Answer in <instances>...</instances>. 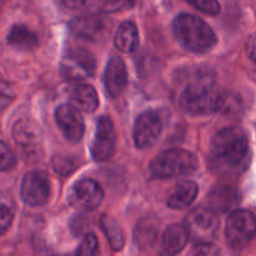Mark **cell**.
I'll list each match as a JSON object with an SVG mask.
<instances>
[{
    "label": "cell",
    "mask_w": 256,
    "mask_h": 256,
    "mask_svg": "<svg viewBox=\"0 0 256 256\" xmlns=\"http://www.w3.org/2000/svg\"><path fill=\"white\" fill-rule=\"evenodd\" d=\"M249 142L239 128H224L212 138L209 150L210 169L218 175H235L245 169Z\"/></svg>",
    "instance_id": "6da1fadb"
},
{
    "label": "cell",
    "mask_w": 256,
    "mask_h": 256,
    "mask_svg": "<svg viewBox=\"0 0 256 256\" xmlns=\"http://www.w3.org/2000/svg\"><path fill=\"white\" fill-rule=\"evenodd\" d=\"M232 100L208 78L192 82L179 95L180 106L192 115H209L220 110L229 112L228 106Z\"/></svg>",
    "instance_id": "7a4b0ae2"
},
{
    "label": "cell",
    "mask_w": 256,
    "mask_h": 256,
    "mask_svg": "<svg viewBox=\"0 0 256 256\" xmlns=\"http://www.w3.org/2000/svg\"><path fill=\"white\" fill-rule=\"evenodd\" d=\"M172 32L182 48L194 52H209L218 42L212 28L192 14L178 15L172 22Z\"/></svg>",
    "instance_id": "3957f363"
},
{
    "label": "cell",
    "mask_w": 256,
    "mask_h": 256,
    "mask_svg": "<svg viewBox=\"0 0 256 256\" xmlns=\"http://www.w3.org/2000/svg\"><path fill=\"white\" fill-rule=\"evenodd\" d=\"M198 169V159L192 152L182 149L162 152L150 162V174L156 179L184 176Z\"/></svg>",
    "instance_id": "277c9868"
},
{
    "label": "cell",
    "mask_w": 256,
    "mask_h": 256,
    "mask_svg": "<svg viewBox=\"0 0 256 256\" xmlns=\"http://www.w3.org/2000/svg\"><path fill=\"white\" fill-rule=\"evenodd\" d=\"M225 235L232 248L246 246L256 235V216L249 210H235L228 218Z\"/></svg>",
    "instance_id": "5b68a950"
},
{
    "label": "cell",
    "mask_w": 256,
    "mask_h": 256,
    "mask_svg": "<svg viewBox=\"0 0 256 256\" xmlns=\"http://www.w3.org/2000/svg\"><path fill=\"white\" fill-rule=\"evenodd\" d=\"M185 226L190 238L195 242H209L215 236L219 228V219L210 208H196L185 219Z\"/></svg>",
    "instance_id": "8992f818"
},
{
    "label": "cell",
    "mask_w": 256,
    "mask_h": 256,
    "mask_svg": "<svg viewBox=\"0 0 256 256\" xmlns=\"http://www.w3.org/2000/svg\"><path fill=\"white\" fill-rule=\"evenodd\" d=\"M95 59L88 50L75 48L68 52L60 66V72L68 80H82L92 76L95 72Z\"/></svg>",
    "instance_id": "52a82bcc"
},
{
    "label": "cell",
    "mask_w": 256,
    "mask_h": 256,
    "mask_svg": "<svg viewBox=\"0 0 256 256\" xmlns=\"http://www.w3.org/2000/svg\"><path fill=\"white\" fill-rule=\"evenodd\" d=\"M162 130V116L155 110H148L142 112L135 120L134 142L139 149H148L152 148L159 139Z\"/></svg>",
    "instance_id": "ba28073f"
},
{
    "label": "cell",
    "mask_w": 256,
    "mask_h": 256,
    "mask_svg": "<svg viewBox=\"0 0 256 256\" xmlns=\"http://www.w3.org/2000/svg\"><path fill=\"white\" fill-rule=\"evenodd\" d=\"M68 199L72 206L82 212L95 210L104 199V192L95 180L82 179L74 184Z\"/></svg>",
    "instance_id": "9c48e42d"
},
{
    "label": "cell",
    "mask_w": 256,
    "mask_h": 256,
    "mask_svg": "<svg viewBox=\"0 0 256 256\" xmlns=\"http://www.w3.org/2000/svg\"><path fill=\"white\" fill-rule=\"evenodd\" d=\"M116 148V132L112 120L104 115L98 120L96 130L92 142V155L96 162H106Z\"/></svg>",
    "instance_id": "30bf717a"
},
{
    "label": "cell",
    "mask_w": 256,
    "mask_h": 256,
    "mask_svg": "<svg viewBox=\"0 0 256 256\" xmlns=\"http://www.w3.org/2000/svg\"><path fill=\"white\" fill-rule=\"evenodd\" d=\"M22 202L29 206H42L50 196V180L44 172H30L24 176L20 189Z\"/></svg>",
    "instance_id": "8fae6325"
},
{
    "label": "cell",
    "mask_w": 256,
    "mask_h": 256,
    "mask_svg": "<svg viewBox=\"0 0 256 256\" xmlns=\"http://www.w3.org/2000/svg\"><path fill=\"white\" fill-rule=\"evenodd\" d=\"M12 132L15 142L22 148L28 158H34L39 155V150L42 149V132L34 120L28 119V118L18 120L12 126Z\"/></svg>",
    "instance_id": "7c38bea8"
},
{
    "label": "cell",
    "mask_w": 256,
    "mask_h": 256,
    "mask_svg": "<svg viewBox=\"0 0 256 256\" xmlns=\"http://www.w3.org/2000/svg\"><path fill=\"white\" fill-rule=\"evenodd\" d=\"M55 122L62 136L70 142H79L84 135V119L79 109L72 104H62L55 112Z\"/></svg>",
    "instance_id": "4fadbf2b"
},
{
    "label": "cell",
    "mask_w": 256,
    "mask_h": 256,
    "mask_svg": "<svg viewBox=\"0 0 256 256\" xmlns=\"http://www.w3.org/2000/svg\"><path fill=\"white\" fill-rule=\"evenodd\" d=\"M190 239L185 225L172 224L162 232L159 242L160 256H176L184 250Z\"/></svg>",
    "instance_id": "5bb4252c"
},
{
    "label": "cell",
    "mask_w": 256,
    "mask_h": 256,
    "mask_svg": "<svg viewBox=\"0 0 256 256\" xmlns=\"http://www.w3.org/2000/svg\"><path fill=\"white\" fill-rule=\"evenodd\" d=\"M104 85L112 98H118L124 92L128 85V72L124 62L114 56L109 60L104 72Z\"/></svg>",
    "instance_id": "9a60e30c"
},
{
    "label": "cell",
    "mask_w": 256,
    "mask_h": 256,
    "mask_svg": "<svg viewBox=\"0 0 256 256\" xmlns=\"http://www.w3.org/2000/svg\"><path fill=\"white\" fill-rule=\"evenodd\" d=\"M68 96L75 108L85 112H94L99 106V98L96 90L89 84L76 82L66 90Z\"/></svg>",
    "instance_id": "2e32d148"
},
{
    "label": "cell",
    "mask_w": 256,
    "mask_h": 256,
    "mask_svg": "<svg viewBox=\"0 0 256 256\" xmlns=\"http://www.w3.org/2000/svg\"><path fill=\"white\" fill-rule=\"evenodd\" d=\"M199 188L196 182L192 180H184L180 182L174 188L168 199V206L172 209H184V208L190 206L196 199Z\"/></svg>",
    "instance_id": "e0dca14e"
},
{
    "label": "cell",
    "mask_w": 256,
    "mask_h": 256,
    "mask_svg": "<svg viewBox=\"0 0 256 256\" xmlns=\"http://www.w3.org/2000/svg\"><path fill=\"white\" fill-rule=\"evenodd\" d=\"M8 42L19 50H32L39 45V38L30 28L18 24L10 29Z\"/></svg>",
    "instance_id": "ac0fdd59"
},
{
    "label": "cell",
    "mask_w": 256,
    "mask_h": 256,
    "mask_svg": "<svg viewBox=\"0 0 256 256\" xmlns=\"http://www.w3.org/2000/svg\"><path fill=\"white\" fill-rule=\"evenodd\" d=\"M114 44L120 52H132L139 45V32L132 22H124L119 25L114 36Z\"/></svg>",
    "instance_id": "d6986e66"
},
{
    "label": "cell",
    "mask_w": 256,
    "mask_h": 256,
    "mask_svg": "<svg viewBox=\"0 0 256 256\" xmlns=\"http://www.w3.org/2000/svg\"><path fill=\"white\" fill-rule=\"evenodd\" d=\"M104 29L105 25L96 16H82L72 22V32L85 39H96L102 34Z\"/></svg>",
    "instance_id": "ffe728a7"
},
{
    "label": "cell",
    "mask_w": 256,
    "mask_h": 256,
    "mask_svg": "<svg viewBox=\"0 0 256 256\" xmlns=\"http://www.w3.org/2000/svg\"><path fill=\"white\" fill-rule=\"evenodd\" d=\"M208 202L214 212H226L238 202V192L232 186H219L210 192Z\"/></svg>",
    "instance_id": "44dd1931"
},
{
    "label": "cell",
    "mask_w": 256,
    "mask_h": 256,
    "mask_svg": "<svg viewBox=\"0 0 256 256\" xmlns=\"http://www.w3.org/2000/svg\"><path fill=\"white\" fill-rule=\"evenodd\" d=\"M100 225H102V232H104L105 236H106L108 242H109L110 248L114 252L122 250L125 245V235L122 226L116 222V220L104 215L102 220H100Z\"/></svg>",
    "instance_id": "7402d4cb"
},
{
    "label": "cell",
    "mask_w": 256,
    "mask_h": 256,
    "mask_svg": "<svg viewBox=\"0 0 256 256\" xmlns=\"http://www.w3.org/2000/svg\"><path fill=\"white\" fill-rule=\"evenodd\" d=\"M15 206L9 196L0 195V236L4 235L12 226L14 220Z\"/></svg>",
    "instance_id": "603a6c76"
},
{
    "label": "cell",
    "mask_w": 256,
    "mask_h": 256,
    "mask_svg": "<svg viewBox=\"0 0 256 256\" xmlns=\"http://www.w3.org/2000/svg\"><path fill=\"white\" fill-rule=\"evenodd\" d=\"M75 256H100L99 242L95 234L89 232L84 236L82 242H80Z\"/></svg>",
    "instance_id": "cb8c5ba5"
},
{
    "label": "cell",
    "mask_w": 256,
    "mask_h": 256,
    "mask_svg": "<svg viewBox=\"0 0 256 256\" xmlns=\"http://www.w3.org/2000/svg\"><path fill=\"white\" fill-rule=\"evenodd\" d=\"M54 170L60 175H69L78 169V160L72 156H55L52 159Z\"/></svg>",
    "instance_id": "d4e9b609"
},
{
    "label": "cell",
    "mask_w": 256,
    "mask_h": 256,
    "mask_svg": "<svg viewBox=\"0 0 256 256\" xmlns=\"http://www.w3.org/2000/svg\"><path fill=\"white\" fill-rule=\"evenodd\" d=\"M16 165V158L10 148L0 140V172L12 170Z\"/></svg>",
    "instance_id": "484cf974"
},
{
    "label": "cell",
    "mask_w": 256,
    "mask_h": 256,
    "mask_svg": "<svg viewBox=\"0 0 256 256\" xmlns=\"http://www.w3.org/2000/svg\"><path fill=\"white\" fill-rule=\"evenodd\" d=\"M188 256H222V252L216 245L209 242H204L195 244Z\"/></svg>",
    "instance_id": "4316f807"
},
{
    "label": "cell",
    "mask_w": 256,
    "mask_h": 256,
    "mask_svg": "<svg viewBox=\"0 0 256 256\" xmlns=\"http://www.w3.org/2000/svg\"><path fill=\"white\" fill-rule=\"evenodd\" d=\"M195 9L209 15H216L220 12V4L218 0H185Z\"/></svg>",
    "instance_id": "83f0119b"
},
{
    "label": "cell",
    "mask_w": 256,
    "mask_h": 256,
    "mask_svg": "<svg viewBox=\"0 0 256 256\" xmlns=\"http://www.w3.org/2000/svg\"><path fill=\"white\" fill-rule=\"evenodd\" d=\"M135 0H105L104 10L108 12H116L134 6Z\"/></svg>",
    "instance_id": "f1b7e54d"
},
{
    "label": "cell",
    "mask_w": 256,
    "mask_h": 256,
    "mask_svg": "<svg viewBox=\"0 0 256 256\" xmlns=\"http://www.w3.org/2000/svg\"><path fill=\"white\" fill-rule=\"evenodd\" d=\"M246 52L248 55H249L250 59L256 62V32H254V34L249 38V40H248Z\"/></svg>",
    "instance_id": "f546056e"
},
{
    "label": "cell",
    "mask_w": 256,
    "mask_h": 256,
    "mask_svg": "<svg viewBox=\"0 0 256 256\" xmlns=\"http://www.w3.org/2000/svg\"><path fill=\"white\" fill-rule=\"evenodd\" d=\"M86 0H62V4L69 9H78V8L82 6Z\"/></svg>",
    "instance_id": "4dcf8cb0"
}]
</instances>
